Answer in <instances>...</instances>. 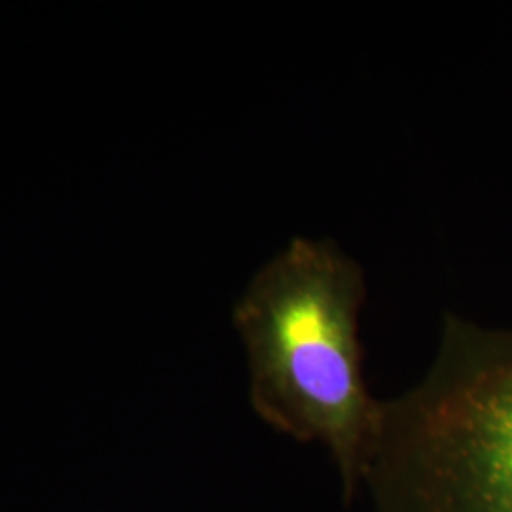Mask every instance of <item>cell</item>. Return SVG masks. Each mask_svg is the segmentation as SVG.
<instances>
[{"label":"cell","instance_id":"1","mask_svg":"<svg viewBox=\"0 0 512 512\" xmlns=\"http://www.w3.org/2000/svg\"><path fill=\"white\" fill-rule=\"evenodd\" d=\"M365 298L353 256L332 239L296 238L256 272L234 313L256 416L285 437L323 444L346 503L365 486L382 421L363 370Z\"/></svg>","mask_w":512,"mask_h":512},{"label":"cell","instance_id":"2","mask_svg":"<svg viewBox=\"0 0 512 512\" xmlns=\"http://www.w3.org/2000/svg\"><path fill=\"white\" fill-rule=\"evenodd\" d=\"M376 512H512V327L446 313L420 384L382 403Z\"/></svg>","mask_w":512,"mask_h":512}]
</instances>
